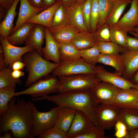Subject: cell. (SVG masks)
<instances>
[{
  "instance_id": "6da1fadb",
  "label": "cell",
  "mask_w": 138,
  "mask_h": 138,
  "mask_svg": "<svg viewBox=\"0 0 138 138\" xmlns=\"http://www.w3.org/2000/svg\"><path fill=\"white\" fill-rule=\"evenodd\" d=\"M30 100L13 97L8 103L6 113L0 118V133L11 131L16 138H34L33 131V107Z\"/></svg>"
},
{
  "instance_id": "7a4b0ae2",
  "label": "cell",
  "mask_w": 138,
  "mask_h": 138,
  "mask_svg": "<svg viewBox=\"0 0 138 138\" xmlns=\"http://www.w3.org/2000/svg\"><path fill=\"white\" fill-rule=\"evenodd\" d=\"M32 100L35 101L46 100L57 106H67L82 111L97 126L95 110L100 104L95 99L91 90L63 92L56 95H47Z\"/></svg>"
},
{
  "instance_id": "3957f363",
  "label": "cell",
  "mask_w": 138,
  "mask_h": 138,
  "mask_svg": "<svg viewBox=\"0 0 138 138\" xmlns=\"http://www.w3.org/2000/svg\"><path fill=\"white\" fill-rule=\"evenodd\" d=\"M22 59L29 73L25 84L28 87L52 72L60 64L52 63L43 59L35 49L24 54Z\"/></svg>"
},
{
  "instance_id": "277c9868",
  "label": "cell",
  "mask_w": 138,
  "mask_h": 138,
  "mask_svg": "<svg viewBox=\"0 0 138 138\" xmlns=\"http://www.w3.org/2000/svg\"><path fill=\"white\" fill-rule=\"evenodd\" d=\"M59 92L90 90L101 81L95 74H79L58 77Z\"/></svg>"
},
{
  "instance_id": "5b68a950",
  "label": "cell",
  "mask_w": 138,
  "mask_h": 138,
  "mask_svg": "<svg viewBox=\"0 0 138 138\" xmlns=\"http://www.w3.org/2000/svg\"><path fill=\"white\" fill-rule=\"evenodd\" d=\"M60 83L59 79L53 76L44 79L41 78L33 83L27 89L15 92V96L20 95H30L33 99L48 95L59 92Z\"/></svg>"
},
{
  "instance_id": "8992f818",
  "label": "cell",
  "mask_w": 138,
  "mask_h": 138,
  "mask_svg": "<svg viewBox=\"0 0 138 138\" xmlns=\"http://www.w3.org/2000/svg\"><path fill=\"white\" fill-rule=\"evenodd\" d=\"M59 107L50 111L42 112L38 110L34 105L33 107V131L35 137L39 136L54 127L59 114Z\"/></svg>"
},
{
  "instance_id": "52a82bcc",
  "label": "cell",
  "mask_w": 138,
  "mask_h": 138,
  "mask_svg": "<svg viewBox=\"0 0 138 138\" xmlns=\"http://www.w3.org/2000/svg\"><path fill=\"white\" fill-rule=\"evenodd\" d=\"M97 66L89 64L82 57L62 61L52 71L54 77L79 74H95Z\"/></svg>"
},
{
  "instance_id": "ba28073f",
  "label": "cell",
  "mask_w": 138,
  "mask_h": 138,
  "mask_svg": "<svg viewBox=\"0 0 138 138\" xmlns=\"http://www.w3.org/2000/svg\"><path fill=\"white\" fill-rule=\"evenodd\" d=\"M120 108L114 104H100L95 110L97 126L109 130L119 120Z\"/></svg>"
},
{
  "instance_id": "9c48e42d",
  "label": "cell",
  "mask_w": 138,
  "mask_h": 138,
  "mask_svg": "<svg viewBox=\"0 0 138 138\" xmlns=\"http://www.w3.org/2000/svg\"><path fill=\"white\" fill-rule=\"evenodd\" d=\"M121 89L109 83L101 81L91 89L95 99L101 104H114Z\"/></svg>"
},
{
  "instance_id": "30bf717a",
  "label": "cell",
  "mask_w": 138,
  "mask_h": 138,
  "mask_svg": "<svg viewBox=\"0 0 138 138\" xmlns=\"http://www.w3.org/2000/svg\"><path fill=\"white\" fill-rule=\"evenodd\" d=\"M0 40L4 49V54L6 67L11 69L13 63L17 61H23L22 56L34 49L27 45L18 47L10 43L6 38L0 36Z\"/></svg>"
},
{
  "instance_id": "8fae6325",
  "label": "cell",
  "mask_w": 138,
  "mask_h": 138,
  "mask_svg": "<svg viewBox=\"0 0 138 138\" xmlns=\"http://www.w3.org/2000/svg\"><path fill=\"white\" fill-rule=\"evenodd\" d=\"M95 74L101 81L109 83L122 89L136 88V85L125 79L121 74L108 72L102 66H97Z\"/></svg>"
},
{
  "instance_id": "7c38bea8",
  "label": "cell",
  "mask_w": 138,
  "mask_h": 138,
  "mask_svg": "<svg viewBox=\"0 0 138 138\" xmlns=\"http://www.w3.org/2000/svg\"><path fill=\"white\" fill-rule=\"evenodd\" d=\"M95 125L84 112L77 110L71 126L67 132V138H75L85 134Z\"/></svg>"
},
{
  "instance_id": "4fadbf2b",
  "label": "cell",
  "mask_w": 138,
  "mask_h": 138,
  "mask_svg": "<svg viewBox=\"0 0 138 138\" xmlns=\"http://www.w3.org/2000/svg\"><path fill=\"white\" fill-rule=\"evenodd\" d=\"M138 0H132L129 10L113 26L127 32L138 27Z\"/></svg>"
},
{
  "instance_id": "5bb4252c",
  "label": "cell",
  "mask_w": 138,
  "mask_h": 138,
  "mask_svg": "<svg viewBox=\"0 0 138 138\" xmlns=\"http://www.w3.org/2000/svg\"><path fill=\"white\" fill-rule=\"evenodd\" d=\"M48 29L54 38L59 43L71 42L74 37L81 31L70 23Z\"/></svg>"
},
{
  "instance_id": "9a60e30c",
  "label": "cell",
  "mask_w": 138,
  "mask_h": 138,
  "mask_svg": "<svg viewBox=\"0 0 138 138\" xmlns=\"http://www.w3.org/2000/svg\"><path fill=\"white\" fill-rule=\"evenodd\" d=\"M45 45L42 50L44 59L49 61L60 64L61 60L59 52V44L54 38L48 29L45 27Z\"/></svg>"
},
{
  "instance_id": "2e32d148",
  "label": "cell",
  "mask_w": 138,
  "mask_h": 138,
  "mask_svg": "<svg viewBox=\"0 0 138 138\" xmlns=\"http://www.w3.org/2000/svg\"><path fill=\"white\" fill-rule=\"evenodd\" d=\"M138 100V91L131 88L121 89L117 94L114 104L119 108H134Z\"/></svg>"
},
{
  "instance_id": "e0dca14e",
  "label": "cell",
  "mask_w": 138,
  "mask_h": 138,
  "mask_svg": "<svg viewBox=\"0 0 138 138\" xmlns=\"http://www.w3.org/2000/svg\"><path fill=\"white\" fill-rule=\"evenodd\" d=\"M61 4L56 2L54 4L31 17L25 22L42 25L48 28L52 27L53 18Z\"/></svg>"
},
{
  "instance_id": "ac0fdd59",
  "label": "cell",
  "mask_w": 138,
  "mask_h": 138,
  "mask_svg": "<svg viewBox=\"0 0 138 138\" xmlns=\"http://www.w3.org/2000/svg\"><path fill=\"white\" fill-rule=\"evenodd\" d=\"M20 5L18 18L11 34L15 32L19 27L27 20L39 13L43 8H36L30 4L27 0H20Z\"/></svg>"
},
{
  "instance_id": "d6986e66",
  "label": "cell",
  "mask_w": 138,
  "mask_h": 138,
  "mask_svg": "<svg viewBox=\"0 0 138 138\" xmlns=\"http://www.w3.org/2000/svg\"><path fill=\"white\" fill-rule=\"evenodd\" d=\"M45 27L36 24L31 30L29 36L25 42L26 45H30L34 48L42 56V46L45 39Z\"/></svg>"
},
{
  "instance_id": "ffe728a7",
  "label": "cell",
  "mask_w": 138,
  "mask_h": 138,
  "mask_svg": "<svg viewBox=\"0 0 138 138\" xmlns=\"http://www.w3.org/2000/svg\"><path fill=\"white\" fill-rule=\"evenodd\" d=\"M58 106L59 108V114L54 126L67 133L71 126L77 110L67 106Z\"/></svg>"
},
{
  "instance_id": "44dd1931",
  "label": "cell",
  "mask_w": 138,
  "mask_h": 138,
  "mask_svg": "<svg viewBox=\"0 0 138 138\" xmlns=\"http://www.w3.org/2000/svg\"><path fill=\"white\" fill-rule=\"evenodd\" d=\"M97 63L109 65L114 68L116 73L122 75L124 73L125 66L122 55L119 53L108 54L101 53Z\"/></svg>"
},
{
  "instance_id": "7402d4cb",
  "label": "cell",
  "mask_w": 138,
  "mask_h": 138,
  "mask_svg": "<svg viewBox=\"0 0 138 138\" xmlns=\"http://www.w3.org/2000/svg\"><path fill=\"white\" fill-rule=\"evenodd\" d=\"M20 0H15L13 5L7 11L0 24V36L6 38L11 34L14 27V18L17 14L16 11L17 5Z\"/></svg>"
},
{
  "instance_id": "603a6c76",
  "label": "cell",
  "mask_w": 138,
  "mask_h": 138,
  "mask_svg": "<svg viewBox=\"0 0 138 138\" xmlns=\"http://www.w3.org/2000/svg\"><path fill=\"white\" fill-rule=\"evenodd\" d=\"M125 66L122 76L130 80L134 74L138 70V51L127 50L122 53Z\"/></svg>"
},
{
  "instance_id": "cb8c5ba5",
  "label": "cell",
  "mask_w": 138,
  "mask_h": 138,
  "mask_svg": "<svg viewBox=\"0 0 138 138\" xmlns=\"http://www.w3.org/2000/svg\"><path fill=\"white\" fill-rule=\"evenodd\" d=\"M36 24L25 22L21 25L16 31L6 39L11 44L18 45L25 42L30 31Z\"/></svg>"
},
{
  "instance_id": "d4e9b609",
  "label": "cell",
  "mask_w": 138,
  "mask_h": 138,
  "mask_svg": "<svg viewBox=\"0 0 138 138\" xmlns=\"http://www.w3.org/2000/svg\"><path fill=\"white\" fill-rule=\"evenodd\" d=\"M118 120L124 123L128 131L138 128V110L133 108H120Z\"/></svg>"
},
{
  "instance_id": "484cf974",
  "label": "cell",
  "mask_w": 138,
  "mask_h": 138,
  "mask_svg": "<svg viewBox=\"0 0 138 138\" xmlns=\"http://www.w3.org/2000/svg\"><path fill=\"white\" fill-rule=\"evenodd\" d=\"M82 4L76 2L68 8L69 23L76 27L81 31L89 32L85 24L82 11Z\"/></svg>"
},
{
  "instance_id": "4316f807",
  "label": "cell",
  "mask_w": 138,
  "mask_h": 138,
  "mask_svg": "<svg viewBox=\"0 0 138 138\" xmlns=\"http://www.w3.org/2000/svg\"><path fill=\"white\" fill-rule=\"evenodd\" d=\"M71 42L80 50L90 48L98 44L91 33L85 31L80 32Z\"/></svg>"
},
{
  "instance_id": "83f0119b",
  "label": "cell",
  "mask_w": 138,
  "mask_h": 138,
  "mask_svg": "<svg viewBox=\"0 0 138 138\" xmlns=\"http://www.w3.org/2000/svg\"><path fill=\"white\" fill-rule=\"evenodd\" d=\"M59 44L61 62L77 59L81 58L80 50L71 42Z\"/></svg>"
},
{
  "instance_id": "f1b7e54d",
  "label": "cell",
  "mask_w": 138,
  "mask_h": 138,
  "mask_svg": "<svg viewBox=\"0 0 138 138\" xmlns=\"http://www.w3.org/2000/svg\"><path fill=\"white\" fill-rule=\"evenodd\" d=\"M132 1L130 0H121L116 2L114 7L107 18L106 23L110 26L116 25L119 20L120 18L126 7Z\"/></svg>"
},
{
  "instance_id": "f546056e",
  "label": "cell",
  "mask_w": 138,
  "mask_h": 138,
  "mask_svg": "<svg viewBox=\"0 0 138 138\" xmlns=\"http://www.w3.org/2000/svg\"><path fill=\"white\" fill-rule=\"evenodd\" d=\"M98 1L99 14L97 28L101 26L106 23L116 2L112 0H98Z\"/></svg>"
},
{
  "instance_id": "4dcf8cb0",
  "label": "cell",
  "mask_w": 138,
  "mask_h": 138,
  "mask_svg": "<svg viewBox=\"0 0 138 138\" xmlns=\"http://www.w3.org/2000/svg\"><path fill=\"white\" fill-rule=\"evenodd\" d=\"M13 70L6 67L0 72V89L10 87L15 88L17 84L20 85V78L15 79L12 75Z\"/></svg>"
},
{
  "instance_id": "1f68e13d",
  "label": "cell",
  "mask_w": 138,
  "mask_h": 138,
  "mask_svg": "<svg viewBox=\"0 0 138 138\" xmlns=\"http://www.w3.org/2000/svg\"><path fill=\"white\" fill-rule=\"evenodd\" d=\"M15 90L14 87L0 89V117L7 112L9 103L11 99L15 96Z\"/></svg>"
},
{
  "instance_id": "d6a6232c",
  "label": "cell",
  "mask_w": 138,
  "mask_h": 138,
  "mask_svg": "<svg viewBox=\"0 0 138 138\" xmlns=\"http://www.w3.org/2000/svg\"><path fill=\"white\" fill-rule=\"evenodd\" d=\"M80 56L88 64L95 65L101 53L97 44L90 48L80 50Z\"/></svg>"
},
{
  "instance_id": "836d02e7",
  "label": "cell",
  "mask_w": 138,
  "mask_h": 138,
  "mask_svg": "<svg viewBox=\"0 0 138 138\" xmlns=\"http://www.w3.org/2000/svg\"><path fill=\"white\" fill-rule=\"evenodd\" d=\"M97 46L100 53L106 54L122 53L127 50L125 48L111 41L99 42Z\"/></svg>"
},
{
  "instance_id": "e575fe53",
  "label": "cell",
  "mask_w": 138,
  "mask_h": 138,
  "mask_svg": "<svg viewBox=\"0 0 138 138\" xmlns=\"http://www.w3.org/2000/svg\"><path fill=\"white\" fill-rule=\"evenodd\" d=\"M68 23H69L68 8L61 4L53 16L52 27L58 26Z\"/></svg>"
},
{
  "instance_id": "d590c367",
  "label": "cell",
  "mask_w": 138,
  "mask_h": 138,
  "mask_svg": "<svg viewBox=\"0 0 138 138\" xmlns=\"http://www.w3.org/2000/svg\"><path fill=\"white\" fill-rule=\"evenodd\" d=\"M110 27L111 41L126 49L127 32L117 28L113 26H110Z\"/></svg>"
},
{
  "instance_id": "8d00e7d4",
  "label": "cell",
  "mask_w": 138,
  "mask_h": 138,
  "mask_svg": "<svg viewBox=\"0 0 138 138\" xmlns=\"http://www.w3.org/2000/svg\"><path fill=\"white\" fill-rule=\"evenodd\" d=\"M91 33L98 43L111 41L110 26L106 23Z\"/></svg>"
},
{
  "instance_id": "74e56055",
  "label": "cell",
  "mask_w": 138,
  "mask_h": 138,
  "mask_svg": "<svg viewBox=\"0 0 138 138\" xmlns=\"http://www.w3.org/2000/svg\"><path fill=\"white\" fill-rule=\"evenodd\" d=\"M99 14L98 0H91L90 21L91 33L94 32L97 28Z\"/></svg>"
},
{
  "instance_id": "f35d334b",
  "label": "cell",
  "mask_w": 138,
  "mask_h": 138,
  "mask_svg": "<svg viewBox=\"0 0 138 138\" xmlns=\"http://www.w3.org/2000/svg\"><path fill=\"white\" fill-rule=\"evenodd\" d=\"M105 135L104 130L95 125L86 133L76 137L75 138H108Z\"/></svg>"
},
{
  "instance_id": "ab89813d",
  "label": "cell",
  "mask_w": 138,
  "mask_h": 138,
  "mask_svg": "<svg viewBox=\"0 0 138 138\" xmlns=\"http://www.w3.org/2000/svg\"><path fill=\"white\" fill-rule=\"evenodd\" d=\"M91 0H87L82 4L81 9L85 25L88 31H90V17Z\"/></svg>"
},
{
  "instance_id": "60d3db41",
  "label": "cell",
  "mask_w": 138,
  "mask_h": 138,
  "mask_svg": "<svg viewBox=\"0 0 138 138\" xmlns=\"http://www.w3.org/2000/svg\"><path fill=\"white\" fill-rule=\"evenodd\" d=\"M39 138H67V133L54 126L42 135Z\"/></svg>"
},
{
  "instance_id": "b9f144b4",
  "label": "cell",
  "mask_w": 138,
  "mask_h": 138,
  "mask_svg": "<svg viewBox=\"0 0 138 138\" xmlns=\"http://www.w3.org/2000/svg\"><path fill=\"white\" fill-rule=\"evenodd\" d=\"M114 126L115 130L114 136L117 138H125L128 130L124 123L121 121L118 120Z\"/></svg>"
},
{
  "instance_id": "7bdbcfd3",
  "label": "cell",
  "mask_w": 138,
  "mask_h": 138,
  "mask_svg": "<svg viewBox=\"0 0 138 138\" xmlns=\"http://www.w3.org/2000/svg\"><path fill=\"white\" fill-rule=\"evenodd\" d=\"M126 48L127 50L138 51V38L128 36L126 38Z\"/></svg>"
},
{
  "instance_id": "ee69618b",
  "label": "cell",
  "mask_w": 138,
  "mask_h": 138,
  "mask_svg": "<svg viewBox=\"0 0 138 138\" xmlns=\"http://www.w3.org/2000/svg\"><path fill=\"white\" fill-rule=\"evenodd\" d=\"M15 0H0V9L7 12L13 5Z\"/></svg>"
},
{
  "instance_id": "f6af8a7d",
  "label": "cell",
  "mask_w": 138,
  "mask_h": 138,
  "mask_svg": "<svg viewBox=\"0 0 138 138\" xmlns=\"http://www.w3.org/2000/svg\"><path fill=\"white\" fill-rule=\"evenodd\" d=\"M5 62L4 54V49L2 45H0V71L6 68Z\"/></svg>"
},
{
  "instance_id": "bcb514c9",
  "label": "cell",
  "mask_w": 138,
  "mask_h": 138,
  "mask_svg": "<svg viewBox=\"0 0 138 138\" xmlns=\"http://www.w3.org/2000/svg\"><path fill=\"white\" fill-rule=\"evenodd\" d=\"M25 66V64L23 61H17L13 63L11 69L13 71L16 70H23Z\"/></svg>"
},
{
  "instance_id": "7dc6e473",
  "label": "cell",
  "mask_w": 138,
  "mask_h": 138,
  "mask_svg": "<svg viewBox=\"0 0 138 138\" xmlns=\"http://www.w3.org/2000/svg\"><path fill=\"white\" fill-rule=\"evenodd\" d=\"M27 0L30 4L34 7L38 8H43V4L42 0Z\"/></svg>"
},
{
  "instance_id": "c3c4849f",
  "label": "cell",
  "mask_w": 138,
  "mask_h": 138,
  "mask_svg": "<svg viewBox=\"0 0 138 138\" xmlns=\"http://www.w3.org/2000/svg\"><path fill=\"white\" fill-rule=\"evenodd\" d=\"M64 6L69 8L76 2L75 0H56Z\"/></svg>"
},
{
  "instance_id": "681fc988",
  "label": "cell",
  "mask_w": 138,
  "mask_h": 138,
  "mask_svg": "<svg viewBox=\"0 0 138 138\" xmlns=\"http://www.w3.org/2000/svg\"><path fill=\"white\" fill-rule=\"evenodd\" d=\"M125 138H138V128L128 131Z\"/></svg>"
},
{
  "instance_id": "f907efd6",
  "label": "cell",
  "mask_w": 138,
  "mask_h": 138,
  "mask_svg": "<svg viewBox=\"0 0 138 138\" xmlns=\"http://www.w3.org/2000/svg\"><path fill=\"white\" fill-rule=\"evenodd\" d=\"M24 72L20 70H13L12 75L15 79H19L20 77L24 75Z\"/></svg>"
},
{
  "instance_id": "816d5d0a",
  "label": "cell",
  "mask_w": 138,
  "mask_h": 138,
  "mask_svg": "<svg viewBox=\"0 0 138 138\" xmlns=\"http://www.w3.org/2000/svg\"><path fill=\"white\" fill-rule=\"evenodd\" d=\"M43 10L51 6L56 2V0H42Z\"/></svg>"
},
{
  "instance_id": "f5cc1de1",
  "label": "cell",
  "mask_w": 138,
  "mask_h": 138,
  "mask_svg": "<svg viewBox=\"0 0 138 138\" xmlns=\"http://www.w3.org/2000/svg\"><path fill=\"white\" fill-rule=\"evenodd\" d=\"M130 81L136 85H138V70L132 76Z\"/></svg>"
},
{
  "instance_id": "db71d44e",
  "label": "cell",
  "mask_w": 138,
  "mask_h": 138,
  "mask_svg": "<svg viewBox=\"0 0 138 138\" xmlns=\"http://www.w3.org/2000/svg\"><path fill=\"white\" fill-rule=\"evenodd\" d=\"M129 32L135 37L138 38V27H135L132 30Z\"/></svg>"
},
{
  "instance_id": "11a10c76",
  "label": "cell",
  "mask_w": 138,
  "mask_h": 138,
  "mask_svg": "<svg viewBox=\"0 0 138 138\" xmlns=\"http://www.w3.org/2000/svg\"><path fill=\"white\" fill-rule=\"evenodd\" d=\"M12 133L11 131L4 134L3 135L0 136V138H10L11 137V134Z\"/></svg>"
},
{
  "instance_id": "9f6ffc18",
  "label": "cell",
  "mask_w": 138,
  "mask_h": 138,
  "mask_svg": "<svg viewBox=\"0 0 138 138\" xmlns=\"http://www.w3.org/2000/svg\"><path fill=\"white\" fill-rule=\"evenodd\" d=\"M76 2L82 4L87 0H75Z\"/></svg>"
},
{
  "instance_id": "6f0895ef",
  "label": "cell",
  "mask_w": 138,
  "mask_h": 138,
  "mask_svg": "<svg viewBox=\"0 0 138 138\" xmlns=\"http://www.w3.org/2000/svg\"><path fill=\"white\" fill-rule=\"evenodd\" d=\"M133 108H135L138 110V100L136 102L135 106Z\"/></svg>"
},
{
  "instance_id": "680465c9",
  "label": "cell",
  "mask_w": 138,
  "mask_h": 138,
  "mask_svg": "<svg viewBox=\"0 0 138 138\" xmlns=\"http://www.w3.org/2000/svg\"><path fill=\"white\" fill-rule=\"evenodd\" d=\"M136 85V89L138 91V85Z\"/></svg>"
},
{
  "instance_id": "91938a15",
  "label": "cell",
  "mask_w": 138,
  "mask_h": 138,
  "mask_svg": "<svg viewBox=\"0 0 138 138\" xmlns=\"http://www.w3.org/2000/svg\"><path fill=\"white\" fill-rule=\"evenodd\" d=\"M112 0L113 1H120V0Z\"/></svg>"
},
{
  "instance_id": "94428289",
  "label": "cell",
  "mask_w": 138,
  "mask_h": 138,
  "mask_svg": "<svg viewBox=\"0 0 138 138\" xmlns=\"http://www.w3.org/2000/svg\"><path fill=\"white\" fill-rule=\"evenodd\" d=\"M131 0V1H132V0Z\"/></svg>"
},
{
  "instance_id": "6125c7cd",
  "label": "cell",
  "mask_w": 138,
  "mask_h": 138,
  "mask_svg": "<svg viewBox=\"0 0 138 138\" xmlns=\"http://www.w3.org/2000/svg\"></svg>"
}]
</instances>
